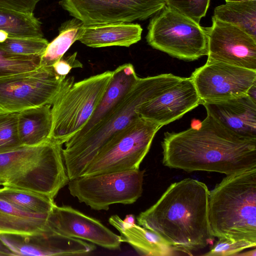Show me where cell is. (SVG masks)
Instances as JSON below:
<instances>
[{"label": "cell", "instance_id": "cell-12", "mask_svg": "<svg viewBox=\"0 0 256 256\" xmlns=\"http://www.w3.org/2000/svg\"><path fill=\"white\" fill-rule=\"evenodd\" d=\"M59 4L85 26L143 20L166 6L164 0H60Z\"/></svg>", "mask_w": 256, "mask_h": 256}, {"label": "cell", "instance_id": "cell-28", "mask_svg": "<svg viewBox=\"0 0 256 256\" xmlns=\"http://www.w3.org/2000/svg\"><path fill=\"white\" fill-rule=\"evenodd\" d=\"M41 56L15 54L0 48V78L39 68Z\"/></svg>", "mask_w": 256, "mask_h": 256}, {"label": "cell", "instance_id": "cell-17", "mask_svg": "<svg viewBox=\"0 0 256 256\" xmlns=\"http://www.w3.org/2000/svg\"><path fill=\"white\" fill-rule=\"evenodd\" d=\"M202 104L208 114L228 130L244 138H256V100L248 94Z\"/></svg>", "mask_w": 256, "mask_h": 256}, {"label": "cell", "instance_id": "cell-2", "mask_svg": "<svg viewBox=\"0 0 256 256\" xmlns=\"http://www.w3.org/2000/svg\"><path fill=\"white\" fill-rule=\"evenodd\" d=\"M209 193L205 184L194 179L172 183L154 205L138 214V224L177 252L191 256L214 242L208 218Z\"/></svg>", "mask_w": 256, "mask_h": 256}, {"label": "cell", "instance_id": "cell-11", "mask_svg": "<svg viewBox=\"0 0 256 256\" xmlns=\"http://www.w3.org/2000/svg\"><path fill=\"white\" fill-rule=\"evenodd\" d=\"M202 104L190 77L164 74L152 96L136 112L139 116L162 126L181 118Z\"/></svg>", "mask_w": 256, "mask_h": 256}, {"label": "cell", "instance_id": "cell-3", "mask_svg": "<svg viewBox=\"0 0 256 256\" xmlns=\"http://www.w3.org/2000/svg\"><path fill=\"white\" fill-rule=\"evenodd\" d=\"M208 218L214 237L256 243V168L226 176L210 191Z\"/></svg>", "mask_w": 256, "mask_h": 256}, {"label": "cell", "instance_id": "cell-1", "mask_svg": "<svg viewBox=\"0 0 256 256\" xmlns=\"http://www.w3.org/2000/svg\"><path fill=\"white\" fill-rule=\"evenodd\" d=\"M161 145L162 164L171 168L228 176L256 168V138L236 134L208 114L198 127L165 132Z\"/></svg>", "mask_w": 256, "mask_h": 256}, {"label": "cell", "instance_id": "cell-6", "mask_svg": "<svg viewBox=\"0 0 256 256\" xmlns=\"http://www.w3.org/2000/svg\"><path fill=\"white\" fill-rule=\"evenodd\" d=\"M106 71L74 83L52 105L50 139L62 145L88 123L111 80Z\"/></svg>", "mask_w": 256, "mask_h": 256}, {"label": "cell", "instance_id": "cell-25", "mask_svg": "<svg viewBox=\"0 0 256 256\" xmlns=\"http://www.w3.org/2000/svg\"><path fill=\"white\" fill-rule=\"evenodd\" d=\"M84 26L82 21L76 18L62 23L58 28V35L48 43L42 54L40 66H52L62 58L70 46L78 40Z\"/></svg>", "mask_w": 256, "mask_h": 256}, {"label": "cell", "instance_id": "cell-18", "mask_svg": "<svg viewBox=\"0 0 256 256\" xmlns=\"http://www.w3.org/2000/svg\"><path fill=\"white\" fill-rule=\"evenodd\" d=\"M138 78L134 66L130 63L120 66L113 70L108 86L92 116L85 126L70 140L80 138L92 130L128 93Z\"/></svg>", "mask_w": 256, "mask_h": 256}, {"label": "cell", "instance_id": "cell-27", "mask_svg": "<svg viewBox=\"0 0 256 256\" xmlns=\"http://www.w3.org/2000/svg\"><path fill=\"white\" fill-rule=\"evenodd\" d=\"M48 42L43 38H30L8 36L0 32V48L22 56H42Z\"/></svg>", "mask_w": 256, "mask_h": 256}, {"label": "cell", "instance_id": "cell-22", "mask_svg": "<svg viewBox=\"0 0 256 256\" xmlns=\"http://www.w3.org/2000/svg\"><path fill=\"white\" fill-rule=\"evenodd\" d=\"M48 214L25 212L0 198V234L42 233L48 229Z\"/></svg>", "mask_w": 256, "mask_h": 256}, {"label": "cell", "instance_id": "cell-24", "mask_svg": "<svg viewBox=\"0 0 256 256\" xmlns=\"http://www.w3.org/2000/svg\"><path fill=\"white\" fill-rule=\"evenodd\" d=\"M0 32L22 38H43L42 23L34 13L0 8Z\"/></svg>", "mask_w": 256, "mask_h": 256}, {"label": "cell", "instance_id": "cell-7", "mask_svg": "<svg viewBox=\"0 0 256 256\" xmlns=\"http://www.w3.org/2000/svg\"><path fill=\"white\" fill-rule=\"evenodd\" d=\"M74 78L58 76L52 66L0 78V113L52 105L56 98L74 83Z\"/></svg>", "mask_w": 256, "mask_h": 256}, {"label": "cell", "instance_id": "cell-36", "mask_svg": "<svg viewBox=\"0 0 256 256\" xmlns=\"http://www.w3.org/2000/svg\"><path fill=\"white\" fill-rule=\"evenodd\" d=\"M236 256H256V249L255 248L252 250L246 252H245L238 254Z\"/></svg>", "mask_w": 256, "mask_h": 256}, {"label": "cell", "instance_id": "cell-33", "mask_svg": "<svg viewBox=\"0 0 256 256\" xmlns=\"http://www.w3.org/2000/svg\"><path fill=\"white\" fill-rule=\"evenodd\" d=\"M42 0H0V8L26 13H34L38 3Z\"/></svg>", "mask_w": 256, "mask_h": 256}, {"label": "cell", "instance_id": "cell-4", "mask_svg": "<svg viewBox=\"0 0 256 256\" xmlns=\"http://www.w3.org/2000/svg\"><path fill=\"white\" fill-rule=\"evenodd\" d=\"M62 146L53 140L35 146H22L0 154L2 186L40 194L54 200L68 184Z\"/></svg>", "mask_w": 256, "mask_h": 256}, {"label": "cell", "instance_id": "cell-26", "mask_svg": "<svg viewBox=\"0 0 256 256\" xmlns=\"http://www.w3.org/2000/svg\"><path fill=\"white\" fill-rule=\"evenodd\" d=\"M0 198L25 212L32 214H48L56 204L54 199L36 192L3 186Z\"/></svg>", "mask_w": 256, "mask_h": 256}, {"label": "cell", "instance_id": "cell-9", "mask_svg": "<svg viewBox=\"0 0 256 256\" xmlns=\"http://www.w3.org/2000/svg\"><path fill=\"white\" fill-rule=\"evenodd\" d=\"M162 127L140 116L135 118L102 148L83 175L138 170Z\"/></svg>", "mask_w": 256, "mask_h": 256}, {"label": "cell", "instance_id": "cell-31", "mask_svg": "<svg viewBox=\"0 0 256 256\" xmlns=\"http://www.w3.org/2000/svg\"><path fill=\"white\" fill-rule=\"evenodd\" d=\"M256 243L245 240L219 238L210 250L204 254L206 256H236L244 250L256 248Z\"/></svg>", "mask_w": 256, "mask_h": 256}, {"label": "cell", "instance_id": "cell-15", "mask_svg": "<svg viewBox=\"0 0 256 256\" xmlns=\"http://www.w3.org/2000/svg\"><path fill=\"white\" fill-rule=\"evenodd\" d=\"M48 228L60 234L90 242L111 250H120V238L98 220L70 206L55 204L48 213Z\"/></svg>", "mask_w": 256, "mask_h": 256}, {"label": "cell", "instance_id": "cell-13", "mask_svg": "<svg viewBox=\"0 0 256 256\" xmlns=\"http://www.w3.org/2000/svg\"><path fill=\"white\" fill-rule=\"evenodd\" d=\"M190 77L202 103L246 94L256 84V70L209 60Z\"/></svg>", "mask_w": 256, "mask_h": 256}, {"label": "cell", "instance_id": "cell-30", "mask_svg": "<svg viewBox=\"0 0 256 256\" xmlns=\"http://www.w3.org/2000/svg\"><path fill=\"white\" fill-rule=\"evenodd\" d=\"M166 6L198 24L208 10L210 0H164Z\"/></svg>", "mask_w": 256, "mask_h": 256}, {"label": "cell", "instance_id": "cell-10", "mask_svg": "<svg viewBox=\"0 0 256 256\" xmlns=\"http://www.w3.org/2000/svg\"><path fill=\"white\" fill-rule=\"evenodd\" d=\"M144 170H136L83 175L69 181L74 197L94 210H108L116 204H132L142 192Z\"/></svg>", "mask_w": 256, "mask_h": 256}, {"label": "cell", "instance_id": "cell-29", "mask_svg": "<svg viewBox=\"0 0 256 256\" xmlns=\"http://www.w3.org/2000/svg\"><path fill=\"white\" fill-rule=\"evenodd\" d=\"M18 113H0V154L23 146L18 132Z\"/></svg>", "mask_w": 256, "mask_h": 256}, {"label": "cell", "instance_id": "cell-20", "mask_svg": "<svg viewBox=\"0 0 256 256\" xmlns=\"http://www.w3.org/2000/svg\"><path fill=\"white\" fill-rule=\"evenodd\" d=\"M108 222L120 232L122 242L130 244L140 255L170 256L177 252L158 235L140 225L126 224L117 215L111 216Z\"/></svg>", "mask_w": 256, "mask_h": 256}, {"label": "cell", "instance_id": "cell-16", "mask_svg": "<svg viewBox=\"0 0 256 256\" xmlns=\"http://www.w3.org/2000/svg\"><path fill=\"white\" fill-rule=\"evenodd\" d=\"M0 240L15 256H82L96 248L93 244L60 234L48 228L35 234H0Z\"/></svg>", "mask_w": 256, "mask_h": 256}, {"label": "cell", "instance_id": "cell-37", "mask_svg": "<svg viewBox=\"0 0 256 256\" xmlns=\"http://www.w3.org/2000/svg\"><path fill=\"white\" fill-rule=\"evenodd\" d=\"M226 2H242L248 1H256V0H224Z\"/></svg>", "mask_w": 256, "mask_h": 256}, {"label": "cell", "instance_id": "cell-21", "mask_svg": "<svg viewBox=\"0 0 256 256\" xmlns=\"http://www.w3.org/2000/svg\"><path fill=\"white\" fill-rule=\"evenodd\" d=\"M51 108L47 104L18 113V132L22 146H35L50 139Z\"/></svg>", "mask_w": 256, "mask_h": 256}, {"label": "cell", "instance_id": "cell-14", "mask_svg": "<svg viewBox=\"0 0 256 256\" xmlns=\"http://www.w3.org/2000/svg\"><path fill=\"white\" fill-rule=\"evenodd\" d=\"M204 30L208 41L207 60L256 70V39L213 16L212 25Z\"/></svg>", "mask_w": 256, "mask_h": 256}, {"label": "cell", "instance_id": "cell-34", "mask_svg": "<svg viewBox=\"0 0 256 256\" xmlns=\"http://www.w3.org/2000/svg\"><path fill=\"white\" fill-rule=\"evenodd\" d=\"M15 256L14 253L0 240V256Z\"/></svg>", "mask_w": 256, "mask_h": 256}, {"label": "cell", "instance_id": "cell-23", "mask_svg": "<svg viewBox=\"0 0 256 256\" xmlns=\"http://www.w3.org/2000/svg\"><path fill=\"white\" fill-rule=\"evenodd\" d=\"M213 17L238 27L256 39V1L226 2L215 8Z\"/></svg>", "mask_w": 256, "mask_h": 256}, {"label": "cell", "instance_id": "cell-38", "mask_svg": "<svg viewBox=\"0 0 256 256\" xmlns=\"http://www.w3.org/2000/svg\"><path fill=\"white\" fill-rule=\"evenodd\" d=\"M2 186L1 182H0V186Z\"/></svg>", "mask_w": 256, "mask_h": 256}, {"label": "cell", "instance_id": "cell-8", "mask_svg": "<svg viewBox=\"0 0 256 256\" xmlns=\"http://www.w3.org/2000/svg\"><path fill=\"white\" fill-rule=\"evenodd\" d=\"M148 29V44L172 57L192 61L208 55L204 28L166 6L150 20Z\"/></svg>", "mask_w": 256, "mask_h": 256}, {"label": "cell", "instance_id": "cell-35", "mask_svg": "<svg viewBox=\"0 0 256 256\" xmlns=\"http://www.w3.org/2000/svg\"><path fill=\"white\" fill-rule=\"evenodd\" d=\"M123 221L124 223L129 225H133L136 224L134 216L132 214L126 215Z\"/></svg>", "mask_w": 256, "mask_h": 256}, {"label": "cell", "instance_id": "cell-19", "mask_svg": "<svg viewBox=\"0 0 256 256\" xmlns=\"http://www.w3.org/2000/svg\"><path fill=\"white\" fill-rule=\"evenodd\" d=\"M142 29L138 24L116 22L84 26L80 40L92 48L129 47L141 39Z\"/></svg>", "mask_w": 256, "mask_h": 256}, {"label": "cell", "instance_id": "cell-32", "mask_svg": "<svg viewBox=\"0 0 256 256\" xmlns=\"http://www.w3.org/2000/svg\"><path fill=\"white\" fill-rule=\"evenodd\" d=\"M76 52L72 55L64 56L52 64L54 72L58 76L65 78L72 68L82 67V63L76 58Z\"/></svg>", "mask_w": 256, "mask_h": 256}, {"label": "cell", "instance_id": "cell-5", "mask_svg": "<svg viewBox=\"0 0 256 256\" xmlns=\"http://www.w3.org/2000/svg\"><path fill=\"white\" fill-rule=\"evenodd\" d=\"M160 77L159 74L139 78L128 93L92 130L64 143L62 154L70 180L82 176L102 148L139 116L136 110L150 98Z\"/></svg>", "mask_w": 256, "mask_h": 256}]
</instances>
